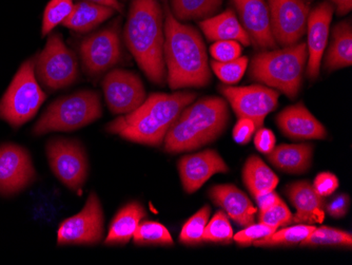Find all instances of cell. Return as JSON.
<instances>
[{"mask_svg":"<svg viewBox=\"0 0 352 265\" xmlns=\"http://www.w3.org/2000/svg\"><path fill=\"white\" fill-rule=\"evenodd\" d=\"M211 67L213 72L221 82L226 85H234L244 76L245 71L248 67V59L246 56L239 57L234 61H226V63L212 61Z\"/></svg>","mask_w":352,"mask_h":265,"instance_id":"35","label":"cell"},{"mask_svg":"<svg viewBox=\"0 0 352 265\" xmlns=\"http://www.w3.org/2000/svg\"><path fill=\"white\" fill-rule=\"evenodd\" d=\"M316 229L314 225L296 224L280 231L276 229L270 236L255 241L253 245L256 247L294 246L300 244Z\"/></svg>","mask_w":352,"mask_h":265,"instance_id":"29","label":"cell"},{"mask_svg":"<svg viewBox=\"0 0 352 265\" xmlns=\"http://www.w3.org/2000/svg\"><path fill=\"white\" fill-rule=\"evenodd\" d=\"M104 211L100 199L91 193L84 209L59 225L57 243L60 245H95L104 236Z\"/></svg>","mask_w":352,"mask_h":265,"instance_id":"10","label":"cell"},{"mask_svg":"<svg viewBox=\"0 0 352 265\" xmlns=\"http://www.w3.org/2000/svg\"><path fill=\"white\" fill-rule=\"evenodd\" d=\"M120 55V33L116 25L94 33L80 45V57L89 75L106 72L118 64Z\"/></svg>","mask_w":352,"mask_h":265,"instance_id":"14","label":"cell"},{"mask_svg":"<svg viewBox=\"0 0 352 265\" xmlns=\"http://www.w3.org/2000/svg\"><path fill=\"white\" fill-rule=\"evenodd\" d=\"M179 176L186 193H193L217 173H227L229 167L215 150L188 154L179 162Z\"/></svg>","mask_w":352,"mask_h":265,"instance_id":"16","label":"cell"},{"mask_svg":"<svg viewBox=\"0 0 352 265\" xmlns=\"http://www.w3.org/2000/svg\"><path fill=\"white\" fill-rule=\"evenodd\" d=\"M254 199L256 203H258V213H264V211H268L271 207L278 204V202L282 201L280 195L274 191H270V193H263V195H258V197L254 198Z\"/></svg>","mask_w":352,"mask_h":265,"instance_id":"43","label":"cell"},{"mask_svg":"<svg viewBox=\"0 0 352 265\" xmlns=\"http://www.w3.org/2000/svg\"><path fill=\"white\" fill-rule=\"evenodd\" d=\"M84 1H90V3H98V5L107 6V7L112 8L116 11L122 13L124 7L118 0H84Z\"/></svg>","mask_w":352,"mask_h":265,"instance_id":"45","label":"cell"},{"mask_svg":"<svg viewBox=\"0 0 352 265\" xmlns=\"http://www.w3.org/2000/svg\"><path fill=\"white\" fill-rule=\"evenodd\" d=\"M104 98L112 114L134 112L146 100V90L138 75L124 69L110 71L102 82Z\"/></svg>","mask_w":352,"mask_h":265,"instance_id":"13","label":"cell"},{"mask_svg":"<svg viewBox=\"0 0 352 265\" xmlns=\"http://www.w3.org/2000/svg\"><path fill=\"white\" fill-rule=\"evenodd\" d=\"M164 59L172 90L201 88L211 81L207 51L199 31L177 21L165 0Z\"/></svg>","mask_w":352,"mask_h":265,"instance_id":"1","label":"cell"},{"mask_svg":"<svg viewBox=\"0 0 352 265\" xmlns=\"http://www.w3.org/2000/svg\"><path fill=\"white\" fill-rule=\"evenodd\" d=\"M255 130H256V127L252 120H248V118H239L233 129V140L237 144L246 145L251 141Z\"/></svg>","mask_w":352,"mask_h":265,"instance_id":"40","label":"cell"},{"mask_svg":"<svg viewBox=\"0 0 352 265\" xmlns=\"http://www.w3.org/2000/svg\"><path fill=\"white\" fill-rule=\"evenodd\" d=\"M230 120L228 105L223 98H204L188 105L166 136L169 153L191 151L215 141Z\"/></svg>","mask_w":352,"mask_h":265,"instance_id":"4","label":"cell"},{"mask_svg":"<svg viewBox=\"0 0 352 265\" xmlns=\"http://www.w3.org/2000/svg\"><path fill=\"white\" fill-rule=\"evenodd\" d=\"M233 241V229L228 215L223 211H219L208 221L204 231L203 242L230 244Z\"/></svg>","mask_w":352,"mask_h":265,"instance_id":"33","label":"cell"},{"mask_svg":"<svg viewBox=\"0 0 352 265\" xmlns=\"http://www.w3.org/2000/svg\"><path fill=\"white\" fill-rule=\"evenodd\" d=\"M114 13L116 10L107 6L82 1L74 5L72 13L63 21V25L76 32H88L113 17Z\"/></svg>","mask_w":352,"mask_h":265,"instance_id":"26","label":"cell"},{"mask_svg":"<svg viewBox=\"0 0 352 265\" xmlns=\"http://www.w3.org/2000/svg\"><path fill=\"white\" fill-rule=\"evenodd\" d=\"M340 182L337 176L331 173H321L316 176L314 182V189L322 198L329 197L339 189Z\"/></svg>","mask_w":352,"mask_h":265,"instance_id":"39","label":"cell"},{"mask_svg":"<svg viewBox=\"0 0 352 265\" xmlns=\"http://www.w3.org/2000/svg\"><path fill=\"white\" fill-rule=\"evenodd\" d=\"M276 229H278L276 227L265 224V223L260 222L258 224L253 223L234 235L233 241L239 246H250L255 241L270 236Z\"/></svg>","mask_w":352,"mask_h":265,"instance_id":"36","label":"cell"},{"mask_svg":"<svg viewBox=\"0 0 352 265\" xmlns=\"http://www.w3.org/2000/svg\"><path fill=\"white\" fill-rule=\"evenodd\" d=\"M195 98L193 92L154 93L134 112L109 123L106 130L133 143L162 145L176 118Z\"/></svg>","mask_w":352,"mask_h":265,"instance_id":"2","label":"cell"},{"mask_svg":"<svg viewBox=\"0 0 352 265\" xmlns=\"http://www.w3.org/2000/svg\"><path fill=\"white\" fill-rule=\"evenodd\" d=\"M223 0H171L172 14L177 21L209 19L221 8Z\"/></svg>","mask_w":352,"mask_h":265,"instance_id":"28","label":"cell"},{"mask_svg":"<svg viewBox=\"0 0 352 265\" xmlns=\"http://www.w3.org/2000/svg\"><path fill=\"white\" fill-rule=\"evenodd\" d=\"M221 94L230 104L239 118H248L256 129L264 125L265 118L278 106V91L261 85L247 87L221 86Z\"/></svg>","mask_w":352,"mask_h":265,"instance_id":"9","label":"cell"},{"mask_svg":"<svg viewBox=\"0 0 352 265\" xmlns=\"http://www.w3.org/2000/svg\"><path fill=\"white\" fill-rule=\"evenodd\" d=\"M124 37L126 47L148 78L163 85L166 80L165 15L158 0L132 1Z\"/></svg>","mask_w":352,"mask_h":265,"instance_id":"3","label":"cell"},{"mask_svg":"<svg viewBox=\"0 0 352 265\" xmlns=\"http://www.w3.org/2000/svg\"><path fill=\"white\" fill-rule=\"evenodd\" d=\"M307 61L305 43L283 47L278 50L264 51L253 57L249 76L269 88L278 89L294 100L300 92Z\"/></svg>","mask_w":352,"mask_h":265,"instance_id":"5","label":"cell"},{"mask_svg":"<svg viewBox=\"0 0 352 265\" xmlns=\"http://www.w3.org/2000/svg\"><path fill=\"white\" fill-rule=\"evenodd\" d=\"M35 61L23 63L0 100V120L19 127L34 118L45 100V94L35 77Z\"/></svg>","mask_w":352,"mask_h":265,"instance_id":"7","label":"cell"},{"mask_svg":"<svg viewBox=\"0 0 352 265\" xmlns=\"http://www.w3.org/2000/svg\"><path fill=\"white\" fill-rule=\"evenodd\" d=\"M271 32L280 47L296 45L305 34L309 7L304 0H267Z\"/></svg>","mask_w":352,"mask_h":265,"instance_id":"11","label":"cell"},{"mask_svg":"<svg viewBox=\"0 0 352 265\" xmlns=\"http://www.w3.org/2000/svg\"><path fill=\"white\" fill-rule=\"evenodd\" d=\"M47 156L54 175L68 189L78 191L88 176L86 152L78 142L53 140L47 145Z\"/></svg>","mask_w":352,"mask_h":265,"instance_id":"12","label":"cell"},{"mask_svg":"<svg viewBox=\"0 0 352 265\" xmlns=\"http://www.w3.org/2000/svg\"><path fill=\"white\" fill-rule=\"evenodd\" d=\"M242 25L258 49L276 48L271 32L268 5L265 0H232Z\"/></svg>","mask_w":352,"mask_h":265,"instance_id":"18","label":"cell"},{"mask_svg":"<svg viewBox=\"0 0 352 265\" xmlns=\"http://www.w3.org/2000/svg\"><path fill=\"white\" fill-rule=\"evenodd\" d=\"M352 64L351 21H344L334 27L332 41L325 59L327 71L346 68Z\"/></svg>","mask_w":352,"mask_h":265,"instance_id":"25","label":"cell"},{"mask_svg":"<svg viewBox=\"0 0 352 265\" xmlns=\"http://www.w3.org/2000/svg\"><path fill=\"white\" fill-rule=\"evenodd\" d=\"M243 181L253 197L274 191L278 184L276 173L256 156H251L243 168Z\"/></svg>","mask_w":352,"mask_h":265,"instance_id":"27","label":"cell"},{"mask_svg":"<svg viewBox=\"0 0 352 265\" xmlns=\"http://www.w3.org/2000/svg\"><path fill=\"white\" fill-rule=\"evenodd\" d=\"M145 207L140 202H130L118 211L109 227L106 245H124L133 238L134 233L146 217Z\"/></svg>","mask_w":352,"mask_h":265,"instance_id":"24","label":"cell"},{"mask_svg":"<svg viewBox=\"0 0 352 265\" xmlns=\"http://www.w3.org/2000/svg\"><path fill=\"white\" fill-rule=\"evenodd\" d=\"M292 215L289 207L287 206L284 201L278 202V204L271 207L264 213H258V221L271 226L278 227L286 226L292 224Z\"/></svg>","mask_w":352,"mask_h":265,"instance_id":"37","label":"cell"},{"mask_svg":"<svg viewBox=\"0 0 352 265\" xmlns=\"http://www.w3.org/2000/svg\"><path fill=\"white\" fill-rule=\"evenodd\" d=\"M102 116L98 92L78 91L63 96L47 107L34 126L35 136L54 131H74L95 122Z\"/></svg>","mask_w":352,"mask_h":265,"instance_id":"6","label":"cell"},{"mask_svg":"<svg viewBox=\"0 0 352 265\" xmlns=\"http://www.w3.org/2000/svg\"><path fill=\"white\" fill-rule=\"evenodd\" d=\"M134 243L138 245H165L174 244L171 233L167 227L156 221H142L133 235Z\"/></svg>","mask_w":352,"mask_h":265,"instance_id":"31","label":"cell"},{"mask_svg":"<svg viewBox=\"0 0 352 265\" xmlns=\"http://www.w3.org/2000/svg\"><path fill=\"white\" fill-rule=\"evenodd\" d=\"M210 51L215 61L226 63L239 59L242 54V47L235 41H215Z\"/></svg>","mask_w":352,"mask_h":265,"instance_id":"38","label":"cell"},{"mask_svg":"<svg viewBox=\"0 0 352 265\" xmlns=\"http://www.w3.org/2000/svg\"><path fill=\"white\" fill-rule=\"evenodd\" d=\"M35 70L39 81L51 90L66 88L78 77L76 56L63 43L60 34H51L37 56Z\"/></svg>","mask_w":352,"mask_h":265,"instance_id":"8","label":"cell"},{"mask_svg":"<svg viewBox=\"0 0 352 265\" xmlns=\"http://www.w3.org/2000/svg\"><path fill=\"white\" fill-rule=\"evenodd\" d=\"M209 197L239 226L246 227L254 223L258 209L236 186L232 184L214 185L209 189Z\"/></svg>","mask_w":352,"mask_h":265,"instance_id":"21","label":"cell"},{"mask_svg":"<svg viewBox=\"0 0 352 265\" xmlns=\"http://www.w3.org/2000/svg\"><path fill=\"white\" fill-rule=\"evenodd\" d=\"M74 9L73 0H51L45 8L43 14V28L41 34L43 36L51 33L55 27L66 21Z\"/></svg>","mask_w":352,"mask_h":265,"instance_id":"34","label":"cell"},{"mask_svg":"<svg viewBox=\"0 0 352 265\" xmlns=\"http://www.w3.org/2000/svg\"><path fill=\"white\" fill-rule=\"evenodd\" d=\"M312 156L311 144H282L267 154V159L284 173L300 175L309 169Z\"/></svg>","mask_w":352,"mask_h":265,"instance_id":"23","label":"cell"},{"mask_svg":"<svg viewBox=\"0 0 352 265\" xmlns=\"http://www.w3.org/2000/svg\"><path fill=\"white\" fill-rule=\"evenodd\" d=\"M276 124L292 140H325L328 136L324 125L302 103L285 108L276 116Z\"/></svg>","mask_w":352,"mask_h":265,"instance_id":"19","label":"cell"},{"mask_svg":"<svg viewBox=\"0 0 352 265\" xmlns=\"http://www.w3.org/2000/svg\"><path fill=\"white\" fill-rule=\"evenodd\" d=\"M334 8L330 3H320L311 12L307 19L308 67L307 76L316 80L320 74L321 61L329 37L330 23Z\"/></svg>","mask_w":352,"mask_h":265,"instance_id":"17","label":"cell"},{"mask_svg":"<svg viewBox=\"0 0 352 265\" xmlns=\"http://www.w3.org/2000/svg\"><path fill=\"white\" fill-rule=\"evenodd\" d=\"M350 206V198L346 193L336 195L331 201L325 202V213L332 218H343L347 215Z\"/></svg>","mask_w":352,"mask_h":265,"instance_id":"41","label":"cell"},{"mask_svg":"<svg viewBox=\"0 0 352 265\" xmlns=\"http://www.w3.org/2000/svg\"><path fill=\"white\" fill-rule=\"evenodd\" d=\"M339 15H346L352 10V0H327Z\"/></svg>","mask_w":352,"mask_h":265,"instance_id":"44","label":"cell"},{"mask_svg":"<svg viewBox=\"0 0 352 265\" xmlns=\"http://www.w3.org/2000/svg\"><path fill=\"white\" fill-rule=\"evenodd\" d=\"M276 138L274 132L267 128H260L255 134V147L261 153L268 154L276 147Z\"/></svg>","mask_w":352,"mask_h":265,"instance_id":"42","label":"cell"},{"mask_svg":"<svg viewBox=\"0 0 352 265\" xmlns=\"http://www.w3.org/2000/svg\"><path fill=\"white\" fill-rule=\"evenodd\" d=\"M34 177V167L25 148L13 144L0 147V195L19 193Z\"/></svg>","mask_w":352,"mask_h":265,"instance_id":"15","label":"cell"},{"mask_svg":"<svg viewBox=\"0 0 352 265\" xmlns=\"http://www.w3.org/2000/svg\"><path fill=\"white\" fill-rule=\"evenodd\" d=\"M302 247L334 246L351 248V233L333 227L322 226L316 229L305 240L300 242Z\"/></svg>","mask_w":352,"mask_h":265,"instance_id":"30","label":"cell"},{"mask_svg":"<svg viewBox=\"0 0 352 265\" xmlns=\"http://www.w3.org/2000/svg\"><path fill=\"white\" fill-rule=\"evenodd\" d=\"M210 206H204L195 215L189 218L179 233V242L190 246L201 244L203 242L204 231L210 217Z\"/></svg>","mask_w":352,"mask_h":265,"instance_id":"32","label":"cell"},{"mask_svg":"<svg viewBox=\"0 0 352 265\" xmlns=\"http://www.w3.org/2000/svg\"><path fill=\"white\" fill-rule=\"evenodd\" d=\"M199 27L209 41H235L244 45L251 43L248 33L230 9L199 21Z\"/></svg>","mask_w":352,"mask_h":265,"instance_id":"22","label":"cell"},{"mask_svg":"<svg viewBox=\"0 0 352 265\" xmlns=\"http://www.w3.org/2000/svg\"><path fill=\"white\" fill-rule=\"evenodd\" d=\"M287 197L296 207V213L292 217V224L314 225L325 219V200L314 191L307 181L296 182L286 186Z\"/></svg>","mask_w":352,"mask_h":265,"instance_id":"20","label":"cell"}]
</instances>
